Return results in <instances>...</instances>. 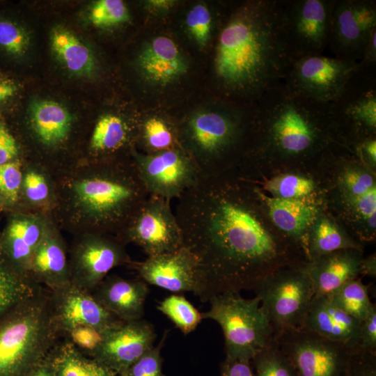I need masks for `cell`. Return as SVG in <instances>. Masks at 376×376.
Returning a JSON list of instances; mask_svg holds the SVG:
<instances>
[{"label": "cell", "instance_id": "cell-3", "mask_svg": "<svg viewBox=\"0 0 376 376\" xmlns=\"http://www.w3.org/2000/svg\"><path fill=\"white\" fill-rule=\"evenodd\" d=\"M253 120L263 129L266 144L287 156L313 151L325 130L334 127L329 103L303 96L282 80L254 103Z\"/></svg>", "mask_w": 376, "mask_h": 376}, {"label": "cell", "instance_id": "cell-35", "mask_svg": "<svg viewBox=\"0 0 376 376\" xmlns=\"http://www.w3.org/2000/svg\"><path fill=\"white\" fill-rule=\"evenodd\" d=\"M255 376H298L275 338L251 361Z\"/></svg>", "mask_w": 376, "mask_h": 376}, {"label": "cell", "instance_id": "cell-26", "mask_svg": "<svg viewBox=\"0 0 376 376\" xmlns=\"http://www.w3.org/2000/svg\"><path fill=\"white\" fill-rule=\"evenodd\" d=\"M43 235L42 229L36 220L31 218L14 220L3 242L5 258L17 270L27 274L31 256Z\"/></svg>", "mask_w": 376, "mask_h": 376}, {"label": "cell", "instance_id": "cell-47", "mask_svg": "<svg viewBox=\"0 0 376 376\" xmlns=\"http://www.w3.org/2000/svg\"><path fill=\"white\" fill-rule=\"evenodd\" d=\"M67 337L80 349L90 352L99 343L101 334L93 327L79 326L74 329Z\"/></svg>", "mask_w": 376, "mask_h": 376}, {"label": "cell", "instance_id": "cell-58", "mask_svg": "<svg viewBox=\"0 0 376 376\" xmlns=\"http://www.w3.org/2000/svg\"><path fill=\"white\" fill-rule=\"evenodd\" d=\"M162 376H164V375Z\"/></svg>", "mask_w": 376, "mask_h": 376}, {"label": "cell", "instance_id": "cell-5", "mask_svg": "<svg viewBox=\"0 0 376 376\" xmlns=\"http://www.w3.org/2000/svg\"><path fill=\"white\" fill-rule=\"evenodd\" d=\"M81 206L103 229H122L148 194L134 162L129 167L104 170L75 186Z\"/></svg>", "mask_w": 376, "mask_h": 376}, {"label": "cell", "instance_id": "cell-25", "mask_svg": "<svg viewBox=\"0 0 376 376\" xmlns=\"http://www.w3.org/2000/svg\"><path fill=\"white\" fill-rule=\"evenodd\" d=\"M48 357L55 376H120L94 358L86 357L68 337L56 342Z\"/></svg>", "mask_w": 376, "mask_h": 376}, {"label": "cell", "instance_id": "cell-20", "mask_svg": "<svg viewBox=\"0 0 376 376\" xmlns=\"http://www.w3.org/2000/svg\"><path fill=\"white\" fill-rule=\"evenodd\" d=\"M95 299L118 319L124 322L142 319L148 284L142 279L105 277L91 292Z\"/></svg>", "mask_w": 376, "mask_h": 376}, {"label": "cell", "instance_id": "cell-43", "mask_svg": "<svg viewBox=\"0 0 376 376\" xmlns=\"http://www.w3.org/2000/svg\"><path fill=\"white\" fill-rule=\"evenodd\" d=\"M346 376H376V352L357 348Z\"/></svg>", "mask_w": 376, "mask_h": 376}, {"label": "cell", "instance_id": "cell-13", "mask_svg": "<svg viewBox=\"0 0 376 376\" xmlns=\"http://www.w3.org/2000/svg\"><path fill=\"white\" fill-rule=\"evenodd\" d=\"M357 68L358 62L312 55L293 62L282 81L303 96L330 103L343 91Z\"/></svg>", "mask_w": 376, "mask_h": 376}, {"label": "cell", "instance_id": "cell-42", "mask_svg": "<svg viewBox=\"0 0 376 376\" xmlns=\"http://www.w3.org/2000/svg\"><path fill=\"white\" fill-rule=\"evenodd\" d=\"M22 181L20 164L18 162H9L0 164V192L12 202L18 197Z\"/></svg>", "mask_w": 376, "mask_h": 376}, {"label": "cell", "instance_id": "cell-52", "mask_svg": "<svg viewBox=\"0 0 376 376\" xmlns=\"http://www.w3.org/2000/svg\"><path fill=\"white\" fill-rule=\"evenodd\" d=\"M23 376H55L48 355L30 368Z\"/></svg>", "mask_w": 376, "mask_h": 376}, {"label": "cell", "instance_id": "cell-45", "mask_svg": "<svg viewBox=\"0 0 376 376\" xmlns=\"http://www.w3.org/2000/svg\"><path fill=\"white\" fill-rule=\"evenodd\" d=\"M24 189L28 199L39 203L46 199L49 188L45 178L35 171L28 172L23 182Z\"/></svg>", "mask_w": 376, "mask_h": 376}, {"label": "cell", "instance_id": "cell-50", "mask_svg": "<svg viewBox=\"0 0 376 376\" xmlns=\"http://www.w3.org/2000/svg\"><path fill=\"white\" fill-rule=\"evenodd\" d=\"M220 376H255L251 361L225 359Z\"/></svg>", "mask_w": 376, "mask_h": 376}, {"label": "cell", "instance_id": "cell-11", "mask_svg": "<svg viewBox=\"0 0 376 376\" xmlns=\"http://www.w3.org/2000/svg\"><path fill=\"white\" fill-rule=\"evenodd\" d=\"M171 201L148 195L121 229L123 241L139 246L148 257L181 248L182 235Z\"/></svg>", "mask_w": 376, "mask_h": 376}, {"label": "cell", "instance_id": "cell-54", "mask_svg": "<svg viewBox=\"0 0 376 376\" xmlns=\"http://www.w3.org/2000/svg\"><path fill=\"white\" fill-rule=\"evenodd\" d=\"M17 92L16 85L7 80H0V104L13 97Z\"/></svg>", "mask_w": 376, "mask_h": 376}, {"label": "cell", "instance_id": "cell-19", "mask_svg": "<svg viewBox=\"0 0 376 376\" xmlns=\"http://www.w3.org/2000/svg\"><path fill=\"white\" fill-rule=\"evenodd\" d=\"M130 265L147 284L173 292H194L198 263L196 257L185 246L169 253L148 256Z\"/></svg>", "mask_w": 376, "mask_h": 376}, {"label": "cell", "instance_id": "cell-6", "mask_svg": "<svg viewBox=\"0 0 376 376\" xmlns=\"http://www.w3.org/2000/svg\"><path fill=\"white\" fill-rule=\"evenodd\" d=\"M202 314L221 327L226 359L251 361L274 339L273 329L257 297L245 299L240 293H225L210 299Z\"/></svg>", "mask_w": 376, "mask_h": 376}, {"label": "cell", "instance_id": "cell-22", "mask_svg": "<svg viewBox=\"0 0 376 376\" xmlns=\"http://www.w3.org/2000/svg\"><path fill=\"white\" fill-rule=\"evenodd\" d=\"M341 249L315 258L304 269L313 287L314 297L329 296L347 282L357 279L361 260L357 253Z\"/></svg>", "mask_w": 376, "mask_h": 376}, {"label": "cell", "instance_id": "cell-9", "mask_svg": "<svg viewBox=\"0 0 376 376\" xmlns=\"http://www.w3.org/2000/svg\"><path fill=\"white\" fill-rule=\"evenodd\" d=\"M334 1L282 0L281 31L290 64L328 48Z\"/></svg>", "mask_w": 376, "mask_h": 376}, {"label": "cell", "instance_id": "cell-56", "mask_svg": "<svg viewBox=\"0 0 376 376\" xmlns=\"http://www.w3.org/2000/svg\"><path fill=\"white\" fill-rule=\"evenodd\" d=\"M171 1H150V4L152 5L153 7H157V8H167L171 5Z\"/></svg>", "mask_w": 376, "mask_h": 376}, {"label": "cell", "instance_id": "cell-27", "mask_svg": "<svg viewBox=\"0 0 376 376\" xmlns=\"http://www.w3.org/2000/svg\"><path fill=\"white\" fill-rule=\"evenodd\" d=\"M272 222L283 232L301 235L314 221L317 208L302 198L286 199L261 194Z\"/></svg>", "mask_w": 376, "mask_h": 376}, {"label": "cell", "instance_id": "cell-30", "mask_svg": "<svg viewBox=\"0 0 376 376\" xmlns=\"http://www.w3.org/2000/svg\"><path fill=\"white\" fill-rule=\"evenodd\" d=\"M43 287L0 257V318L38 293Z\"/></svg>", "mask_w": 376, "mask_h": 376}, {"label": "cell", "instance_id": "cell-29", "mask_svg": "<svg viewBox=\"0 0 376 376\" xmlns=\"http://www.w3.org/2000/svg\"><path fill=\"white\" fill-rule=\"evenodd\" d=\"M51 47L64 66L80 76H91L95 60L91 49L74 33L63 28H56L51 35Z\"/></svg>", "mask_w": 376, "mask_h": 376}, {"label": "cell", "instance_id": "cell-46", "mask_svg": "<svg viewBox=\"0 0 376 376\" xmlns=\"http://www.w3.org/2000/svg\"><path fill=\"white\" fill-rule=\"evenodd\" d=\"M357 347L376 352V308L360 323Z\"/></svg>", "mask_w": 376, "mask_h": 376}, {"label": "cell", "instance_id": "cell-36", "mask_svg": "<svg viewBox=\"0 0 376 376\" xmlns=\"http://www.w3.org/2000/svg\"><path fill=\"white\" fill-rule=\"evenodd\" d=\"M357 249V246L346 239L328 219H321L315 228L309 248L311 259L341 249Z\"/></svg>", "mask_w": 376, "mask_h": 376}, {"label": "cell", "instance_id": "cell-34", "mask_svg": "<svg viewBox=\"0 0 376 376\" xmlns=\"http://www.w3.org/2000/svg\"><path fill=\"white\" fill-rule=\"evenodd\" d=\"M157 308L164 314L184 334L193 331L202 320V314L183 296L172 295L162 301Z\"/></svg>", "mask_w": 376, "mask_h": 376}, {"label": "cell", "instance_id": "cell-18", "mask_svg": "<svg viewBox=\"0 0 376 376\" xmlns=\"http://www.w3.org/2000/svg\"><path fill=\"white\" fill-rule=\"evenodd\" d=\"M131 262L121 242L101 235L88 236L72 251L70 282L92 292L110 270Z\"/></svg>", "mask_w": 376, "mask_h": 376}, {"label": "cell", "instance_id": "cell-44", "mask_svg": "<svg viewBox=\"0 0 376 376\" xmlns=\"http://www.w3.org/2000/svg\"><path fill=\"white\" fill-rule=\"evenodd\" d=\"M343 182L353 197L361 196L375 187L373 177L367 173L350 169L343 175Z\"/></svg>", "mask_w": 376, "mask_h": 376}, {"label": "cell", "instance_id": "cell-8", "mask_svg": "<svg viewBox=\"0 0 376 376\" xmlns=\"http://www.w3.org/2000/svg\"><path fill=\"white\" fill-rule=\"evenodd\" d=\"M254 292L274 336L288 330L301 329L315 296L312 282L304 269L276 270L266 277Z\"/></svg>", "mask_w": 376, "mask_h": 376}, {"label": "cell", "instance_id": "cell-28", "mask_svg": "<svg viewBox=\"0 0 376 376\" xmlns=\"http://www.w3.org/2000/svg\"><path fill=\"white\" fill-rule=\"evenodd\" d=\"M30 119L36 135L47 145L63 141L70 132L72 123L68 110L51 100L33 102L30 107Z\"/></svg>", "mask_w": 376, "mask_h": 376}, {"label": "cell", "instance_id": "cell-17", "mask_svg": "<svg viewBox=\"0 0 376 376\" xmlns=\"http://www.w3.org/2000/svg\"><path fill=\"white\" fill-rule=\"evenodd\" d=\"M50 304L57 329L63 337L76 327L88 326L100 334L117 324L118 319L88 292L70 282L49 290Z\"/></svg>", "mask_w": 376, "mask_h": 376}, {"label": "cell", "instance_id": "cell-49", "mask_svg": "<svg viewBox=\"0 0 376 376\" xmlns=\"http://www.w3.org/2000/svg\"><path fill=\"white\" fill-rule=\"evenodd\" d=\"M17 152V146L14 137L0 123V164L9 162Z\"/></svg>", "mask_w": 376, "mask_h": 376}, {"label": "cell", "instance_id": "cell-51", "mask_svg": "<svg viewBox=\"0 0 376 376\" xmlns=\"http://www.w3.org/2000/svg\"><path fill=\"white\" fill-rule=\"evenodd\" d=\"M358 65L360 67L376 65V29L372 33Z\"/></svg>", "mask_w": 376, "mask_h": 376}, {"label": "cell", "instance_id": "cell-39", "mask_svg": "<svg viewBox=\"0 0 376 376\" xmlns=\"http://www.w3.org/2000/svg\"><path fill=\"white\" fill-rule=\"evenodd\" d=\"M29 46V37L26 31L17 23L0 19V48L13 57L24 55Z\"/></svg>", "mask_w": 376, "mask_h": 376}, {"label": "cell", "instance_id": "cell-41", "mask_svg": "<svg viewBox=\"0 0 376 376\" xmlns=\"http://www.w3.org/2000/svg\"><path fill=\"white\" fill-rule=\"evenodd\" d=\"M165 339L166 334L157 346L154 345L129 367L125 376H162L161 349Z\"/></svg>", "mask_w": 376, "mask_h": 376}, {"label": "cell", "instance_id": "cell-16", "mask_svg": "<svg viewBox=\"0 0 376 376\" xmlns=\"http://www.w3.org/2000/svg\"><path fill=\"white\" fill-rule=\"evenodd\" d=\"M91 356L120 376L154 346L156 333L153 326L143 319L121 321L101 334Z\"/></svg>", "mask_w": 376, "mask_h": 376}, {"label": "cell", "instance_id": "cell-53", "mask_svg": "<svg viewBox=\"0 0 376 376\" xmlns=\"http://www.w3.org/2000/svg\"><path fill=\"white\" fill-rule=\"evenodd\" d=\"M361 152L372 163L376 162V140L375 137H370L361 140L359 144Z\"/></svg>", "mask_w": 376, "mask_h": 376}, {"label": "cell", "instance_id": "cell-57", "mask_svg": "<svg viewBox=\"0 0 376 376\" xmlns=\"http://www.w3.org/2000/svg\"><path fill=\"white\" fill-rule=\"evenodd\" d=\"M0 201H1V196H0Z\"/></svg>", "mask_w": 376, "mask_h": 376}, {"label": "cell", "instance_id": "cell-21", "mask_svg": "<svg viewBox=\"0 0 376 376\" xmlns=\"http://www.w3.org/2000/svg\"><path fill=\"white\" fill-rule=\"evenodd\" d=\"M360 323L341 310L329 296H322L313 299L301 329L357 348Z\"/></svg>", "mask_w": 376, "mask_h": 376}, {"label": "cell", "instance_id": "cell-40", "mask_svg": "<svg viewBox=\"0 0 376 376\" xmlns=\"http://www.w3.org/2000/svg\"><path fill=\"white\" fill-rule=\"evenodd\" d=\"M186 24L199 45L207 43L212 28V16L207 6L197 4L193 7L187 15Z\"/></svg>", "mask_w": 376, "mask_h": 376}, {"label": "cell", "instance_id": "cell-7", "mask_svg": "<svg viewBox=\"0 0 376 376\" xmlns=\"http://www.w3.org/2000/svg\"><path fill=\"white\" fill-rule=\"evenodd\" d=\"M244 107L224 106L192 115L186 122L184 149L194 159L202 173H212L214 163L239 139L244 118L254 111V104Z\"/></svg>", "mask_w": 376, "mask_h": 376}, {"label": "cell", "instance_id": "cell-31", "mask_svg": "<svg viewBox=\"0 0 376 376\" xmlns=\"http://www.w3.org/2000/svg\"><path fill=\"white\" fill-rule=\"evenodd\" d=\"M130 129L120 116H102L94 127L91 148L97 152H113L125 146L130 139Z\"/></svg>", "mask_w": 376, "mask_h": 376}, {"label": "cell", "instance_id": "cell-14", "mask_svg": "<svg viewBox=\"0 0 376 376\" xmlns=\"http://www.w3.org/2000/svg\"><path fill=\"white\" fill-rule=\"evenodd\" d=\"M375 29V0H334L328 48L336 58L358 62Z\"/></svg>", "mask_w": 376, "mask_h": 376}, {"label": "cell", "instance_id": "cell-15", "mask_svg": "<svg viewBox=\"0 0 376 376\" xmlns=\"http://www.w3.org/2000/svg\"><path fill=\"white\" fill-rule=\"evenodd\" d=\"M334 126H349L357 133L373 134L376 128V65L360 67L343 91L329 103Z\"/></svg>", "mask_w": 376, "mask_h": 376}, {"label": "cell", "instance_id": "cell-2", "mask_svg": "<svg viewBox=\"0 0 376 376\" xmlns=\"http://www.w3.org/2000/svg\"><path fill=\"white\" fill-rule=\"evenodd\" d=\"M281 10L282 0L249 1L235 9L224 24L214 70L226 94L254 104L283 80L291 64L281 31Z\"/></svg>", "mask_w": 376, "mask_h": 376}, {"label": "cell", "instance_id": "cell-32", "mask_svg": "<svg viewBox=\"0 0 376 376\" xmlns=\"http://www.w3.org/2000/svg\"><path fill=\"white\" fill-rule=\"evenodd\" d=\"M368 290V286L355 279L329 296L341 310L361 322L376 308L370 301Z\"/></svg>", "mask_w": 376, "mask_h": 376}, {"label": "cell", "instance_id": "cell-12", "mask_svg": "<svg viewBox=\"0 0 376 376\" xmlns=\"http://www.w3.org/2000/svg\"><path fill=\"white\" fill-rule=\"evenodd\" d=\"M139 176L148 195L178 199L198 180L202 172L182 147L151 154L134 153Z\"/></svg>", "mask_w": 376, "mask_h": 376}, {"label": "cell", "instance_id": "cell-37", "mask_svg": "<svg viewBox=\"0 0 376 376\" xmlns=\"http://www.w3.org/2000/svg\"><path fill=\"white\" fill-rule=\"evenodd\" d=\"M265 188L273 194L274 197L298 199L311 194L314 189V183L305 177L285 174L268 181Z\"/></svg>", "mask_w": 376, "mask_h": 376}, {"label": "cell", "instance_id": "cell-23", "mask_svg": "<svg viewBox=\"0 0 376 376\" xmlns=\"http://www.w3.org/2000/svg\"><path fill=\"white\" fill-rule=\"evenodd\" d=\"M27 274L48 290L58 289L70 282L65 247L58 237L44 233L31 256Z\"/></svg>", "mask_w": 376, "mask_h": 376}, {"label": "cell", "instance_id": "cell-38", "mask_svg": "<svg viewBox=\"0 0 376 376\" xmlns=\"http://www.w3.org/2000/svg\"><path fill=\"white\" fill-rule=\"evenodd\" d=\"M128 9L120 0H100L93 6L90 19L97 27H110L127 22Z\"/></svg>", "mask_w": 376, "mask_h": 376}, {"label": "cell", "instance_id": "cell-4", "mask_svg": "<svg viewBox=\"0 0 376 376\" xmlns=\"http://www.w3.org/2000/svg\"><path fill=\"white\" fill-rule=\"evenodd\" d=\"M61 338L49 290L42 288L0 318V376H23Z\"/></svg>", "mask_w": 376, "mask_h": 376}, {"label": "cell", "instance_id": "cell-24", "mask_svg": "<svg viewBox=\"0 0 376 376\" xmlns=\"http://www.w3.org/2000/svg\"><path fill=\"white\" fill-rule=\"evenodd\" d=\"M139 67L149 81L165 85L177 79L187 70V63L174 41L166 36L153 38L142 49Z\"/></svg>", "mask_w": 376, "mask_h": 376}, {"label": "cell", "instance_id": "cell-48", "mask_svg": "<svg viewBox=\"0 0 376 376\" xmlns=\"http://www.w3.org/2000/svg\"><path fill=\"white\" fill-rule=\"evenodd\" d=\"M353 205L357 212L367 220L375 216L376 212V188L368 192L353 197Z\"/></svg>", "mask_w": 376, "mask_h": 376}, {"label": "cell", "instance_id": "cell-10", "mask_svg": "<svg viewBox=\"0 0 376 376\" xmlns=\"http://www.w3.org/2000/svg\"><path fill=\"white\" fill-rule=\"evenodd\" d=\"M298 376H346L357 348L326 339L304 329L274 336Z\"/></svg>", "mask_w": 376, "mask_h": 376}, {"label": "cell", "instance_id": "cell-33", "mask_svg": "<svg viewBox=\"0 0 376 376\" xmlns=\"http://www.w3.org/2000/svg\"><path fill=\"white\" fill-rule=\"evenodd\" d=\"M141 136L146 154L182 147L173 125L158 116H151L144 120Z\"/></svg>", "mask_w": 376, "mask_h": 376}, {"label": "cell", "instance_id": "cell-55", "mask_svg": "<svg viewBox=\"0 0 376 376\" xmlns=\"http://www.w3.org/2000/svg\"><path fill=\"white\" fill-rule=\"evenodd\" d=\"M360 272L365 273L372 276H375V258H371L367 261L361 263Z\"/></svg>", "mask_w": 376, "mask_h": 376}, {"label": "cell", "instance_id": "cell-1", "mask_svg": "<svg viewBox=\"0 0 376 376\" xmlns=\"http://www.w3.org/2000/svg\"><path fill=\"white\" fill-rule=\"evenodd\" d=\"M174 211L183 246L196 258L194 295L203 302L254 289L277 270L285 253L255 214L228 195L215 172L202 173Z\"/></svg>", "mask_w": 376, "mask_h": 376}]
</instances>
